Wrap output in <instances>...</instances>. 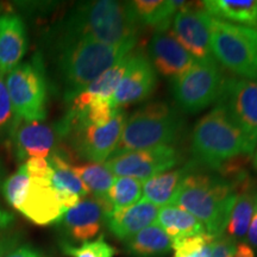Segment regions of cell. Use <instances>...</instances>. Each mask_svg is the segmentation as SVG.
Masks as SVG:
<instances>
[{"mask_svg": "<svg viewBox=\"0 0 257 257\" xmlns=\"http://www.w3.org/2000/svg\"><path fill=\"white\" fill-rule=\"evenodd\" d=\"M192 166L182 167L180 169H173L162 173L143 182V200H147L156 206H166L172 204L175 193L189 174Z\"/></svg>", "mask_w": 257, "mask_h": 257, "instance_id": "603a6c76", "label": "cell"}, {"mask_svg": "<svg viewBox=\"0 0 257 257\" xmlns=\"http://www.w3.org/2000/svg\"><path fill=\"white\" fill-rule=\"evenodd\" d=\"M28 50L27 28L19 16H0V76L8 75L22 62Z\"/></svg>", "mask_w": 257, "mask_h": 257, "instance_id": "ac0fdd59", "label": "cell"}, {"mask_svg": "<svg viewBox=\"0 0 257 257\" xmlns=\"http://www.w3.org/2000/svg\"><path fill=\"white\" fill-rule=\"evenodd\" d=\"M125 246L135 257H160L173 249V243L159 225L153 224L127 239Z\"/></svg>", "mask_w": 257, "mask_h": 257, "instance_id": "d4e9b609", "label": "cell"}, {"mask_svg": "<svg viewBox=\"0 0 257 257\" xmlns=\"http://www.w3.org/2000/svg\"><path fill=\"white\" fill-rule=\"evenodd\" d=\"M2 181H3V167H2V163H0V185H2Z\"/></svg>", "mask_w": 257, "mask_h": 257, "instance_id": "b9f144b4", "label": "cell"}, {"mask_svg": "<svg viewBox=\"0 0 257 257\" xmlns=\"http://www.w3.org/2000/svg\"><path fill=\"white\" fill-rule=\"evenodd\" d=\"M156 225L168 234L172 243L185 237L206 232L204 225L197 218L175 205H166L159 208Z\"/></svg>", "mask_w": 257, "mask_h": 257, "instance_id": "7402d4cb", "label": "cell"}, {"mask_svg": "<svg viewBox=\"0 0 257 257\" xmlns=\"http://www.w3.org/2000/svg\"><path fill=\"white\" fill-rule=\"evenodd\" d=\"M15 221V216L11 212L0 208V231L8 230Z\"/></svg>", "mask_w": 257, "mask_h": 257, "instance_id": "ab89813d", "label": "cell"}, {"mask_svg": "<svg viewBox=\"0 0 257 257\" xmlns=\"http://www.w3.org/2000/svg\"><path fill=\"white\" fill-rule=\"evenodd\" d=\"M252 163H253V167H255V169H257V150H256L255 155H253V161H252Z\"/></svg>", "mask_w": 257, "mask_h": 257, "instance_id": "60d3db41", "label": "cell"}, {"mask_svg": "<svg viewBox=\"0 0 257 257\" xmlns=\"http://www.w3.org/2000/svg\"><path fill=\"white\" fill-rule=\"evenodd\" d=\"M138 24L152 27L159 31H166L185 2L174 0H134L128 2Z\"/></svg>", "mask_w": 257, "mask_h": 257, "instance_id": "44dd1931", "label": "cell"}, {"mask_svg": "<svg viewBox=\"0 0 257 257\" xmlns=\"http://www.w3.org/2000/svg\"><path fill=\"white\" fill-rule=\"evenodd\" d=\"M66 211L50 179L31 178L27 195L18 210L22 216L34 224L46 226L56 224Z\"/></svg>", "mask_w": 257, "mask_h": 257, "instance_id": "2e32d148", "label": "cell"}, {"mask_svg": "<svg viewBox=\"0 0 257 257\" xmlns=\"http://www.w3.org/2000/svg\"><path fill=\"white\" fill-rule=\"evenodd\" d=\"M159 207L147 200L125 208H113L107 217L106 226L115 238L126 242L135 234L156 221Z\"/></svg>", "mask_w": 257, "mask_h": 257, "instance_id": "d6986e66", "label": "cell"}, {"mask_svg": "<svg viewBox=\"0 0 257 257\" xmlns=\"http://www.w3.org/2000/svg\"><path fill=\"white\" fill-rule=\"evenodd\" d=\"M232 257H255V251L248 243L240 242L236 244Z\"/></svg>", "mask_w": 257, "mask_h": 257, "instance_id": "f35d334b", "label": "cell"}, {"mask_svg": "<svg viewBox=\"0 0 257 257\" xmlns=\"http://www.w3.org/2000/svg\"><path fill=\"white\" fill-rule=\"evenodd\" d=\"M5 83L17 119L44 120L48 85L40 57L19 63L5 76Z\"/></svg>", "mask_w": 257, "mask_h": 257, "instance_id": "52a82bcc", "label": "cell"}, {"mask_svg": "<svg viewBox=\"0 0 257 257\" xmlns=\"http://www.w3.org/2000/svg\"><path fill=\"white\" fill-rule=\"evenodd\" d=\"M61 250L69 257H113L115 255V249L102 236L98 239L82 242L78 246L68 242H61Z\"/></svg>", "mask_w": 257, "mask_h": 257, "instance_id": "1f68e13d", "label": "cell"}, {"mask_svg": "<svg viewBox=\"0 0 257 257\" xmlns=\"http://www.w3.org/2000/svg\"><path fill=\"white\" fill-rule=\"evenodd\" d=\"M202 9L219 21L257 27V0H206Z\"/></svg>", "mask_w": 257, "mask_h": 257, "instance_id": "cb8c5ba5", "label": "cell"}, {"mask_svg": "<svg viewBox=\"0 0 257 257\" xmlns=\"http://www.w3.org/2000/svg\"><path fill=\"white\" fill-rule=\"evenodd\" d=\"M246 242L250 246H255L257 248V200H256V206L253 210V214L250 221L248 232H246Z\"/></svg>", "mask_w": 257, "mask_h": 257, "instance_id": "74e56055", "label": "cell"}, {"mask_svg": "<svg viewBox=\"0 0 257 257\" xmlns=\"http://www.w3.org/2000/svg\"><path fill=\"white\" fill-rule=\"evenodd\" d=\"M216 237L207 232L185 237L173 242V257H211L212 244Z\"/></svg>", "mask_w": 257, "mask_h": 257, "instance_id": "f546056e", "label": "cell"}, {"mask_svg": "<svg viewBox=\"0 0 257 257\" xmlns=\"http://www.w3.org/2000/svg\"><path fill=\"white\" fill-rule=\"evenodd\" d=\"M257 191L250 187L237 193V198L231 210L226 225L227 236L232 239H239L246 236L253 210L256 206Z\"/></svg>", "mask_w": 257, "mask_h": 257, "instance_id": "484cf974", "label": "cell"}, {"mask_svg": "<svg viewBox=\"0 0 257 257\" xmlns=\"http://www.w3.org/2000/svg\"><path fill=\"white\" fill-rule=\"evenodd\" d=\"M218 105H221L244 135L257 144V80L225 78Z\"/></svg>", "mask_w": 257, "mask_h": 257, "instance_id": "8fae6325", "label": "cell"}, {"mask_svg": "<svg viewBox=\"0 0 257 257\" xmlns=\"http://www.w3.org/2000/svg\"><path fill=\"white\" fill-rule=\"evenodd\" d=\"M54 46L64 99L69 102L105 70L131 53L136 44L110 46L91 40L54 37Z\"/></svg>", "mask_w": 257, "mask_h": 257, "instance_id": "7a4b0ae2", "label": "cell"}, {"mask_svg": "<svg viewBox=\"0 0 257 257\" xmlns=\"http://www.w3.org/2000/svg\"><path fill=\"white\" fill-rule=\"evenodd\" d=\"M180 154L173 146L131 150L113 154L105 161V167L113 175L133 178L140 181L168 172L180 162Z\"/></svg>", "mask_w": 257, "mask_h": 257, "instance_id": "30bf717a", "label": "cell"}, {"mask_svg": "<svg viewBox=\"0 0 257 257\" xmlns=\"http://www.w3.org/2000/svg\"><path fill=\"white\" fill-rule=\"evenodd\" d=\"M113 207L107 198L88 195L63 213L56 225L67 238L87 242L100 232Z\"/></svg>", "mask_w": 257, "mask_h": 257, "instance_id": "7c38bea8", "label": "cell"}, {"mask_svg": "<svg viewBox=\"0 0 257 257\" xmlns=\"http://www.w3.org/2000/svg\"><path fill=\"white\" fill-rule=\"evenodd\" d=\"M30 182L31 178L24 165L19 167L17 172L3 182L2 188L4 198L15 210L18 211L21 205L23 204Z\"/></svg>", "mask_w": 257, "mask_h": 257, "instance_id": "4dcf8cb0", "label": "cell"}, {"mask_svg": "<svg viewBox=\"0 0 257 257\" xmlns=\"http://www.w3.org/2000/svg\"><path fill=\"white\" fill-rule=\"evenodd\" d=\"M184 120L165 101H150L125 120L119 143L113 154L172 146L179 140Z\"/></svg>", "mask_w": 257, "mask_h": 257, "instance_id": "5b68a950", "label": "cell"}, {"mask_svg": "<svg viewBox=\"0 0 257 257\" xmlns=\"http://www.w3.org/2000/svg\"><path fill=\"white\" fill-rule=\"evenodd\" d=\"M156 72L149 57L142 51L128 54V63L119 85L111 98L114 111L149 98L156 87Z\"/></svg>", "mask_w": 257, "mask_h": 257, "instance_id": "5bb4252c", "label": "cell"}, {"mask_svg": "<svg viewBox=\"0 0 257 257\" xmlns=\"http://www.w3.org/2000/svg\"><path fill=\"white\" fill-rule=\"evenodd\" d=\"M53 174L50 178V184L57 192L61 202L66 210H69L79 204L82 199L88 197L89 192L79 176L73 172L72 165L66 157L55 152L48 157Z\"/></svg>", "mask_w": 257, "mask_h": 257, "instance_id": "ffe728a7", "label": "cell"}, {"mask_svg": "<svg viewBox=\"0 0 257 257\" xmlns=\"http://www.w3.org/2000/svg\"><path fill=\"white\" fill-rule=\"evenodd\" d=\"M255 148L256 143L233 123L221 105L217 104L193 128V156L210 168L219 169L236 157L252 155Z\"/></svg>", "mask_w": 257, "mask_h": 257, "instance_id": "277c9868", "label": "cell"}, {"mask_svg": "<svg viewBox=\"0 0 257 257\" xmlns=\"http://www.w3.org/2000/svg\"><path fill=\"white\" fill-rule=\"evenodd\" d=\"M128 54L118 61V62H115L107 70H105L101 75H99L94 81L89 83L87 87L81 92L87 93L88 95L94 96V98L111 101L112 95H113L115 88L119 85L125 70H126L128 63Z\"/></svg>", "mask_w": 257, "mask_h": 257, "instance_id": "83f0119b", "label": "cell"}, {"mask_svg": "<svg viewBox=\"0 0 257 257\" xmlns=\"http://www.w3.org/2000/svg\"><path fill=\"white\" fill-rule=\"evenodd\" d=\"M255 34H256V40H257V28L255 29Z\"/></svg>", "mask_w": 257, "mask_h": 257, "instance_id": "7bdbcfd3", "label": "cell"}, {"mask_svg": "<svg viewBox=\"0 0 257 257\" xmlns=\"http://www.w3.org/2000/svg\"><path fill=\"white\" fill-rule=\"evenodd\" d=\"M211 16L198 6L186 5L172 21L173 36L197 61L214 60L211 51Z\"/></svg>", "mask_w": 257, "mask_h": 257, "instance_id": "4fadbf2b", "label": "cell"}, {"mask_svg": "<svg viewBox=\"0 0 257 257\" xmlns=\"http://www.w3.org/2000/svg\"><path fill=\"white\" fill-rule=\"evenodd\" d=\"M72 169L87 187L89 194L95 198H106L115 179L110 170L99 163L72 166Z\"/></svg>", "mask_w": 257, "mask_h": 257, "instance_id": "4316f807", "label": "cell"}, {"mask_svg": "<svg viewBox=\"0 0 257 257\" xmlns=\"http://www.w3.org/2000/svg\"><path fill=\"white\" fill-rule=\"evenodd\" d=\"M138 23L128 2L96 0L76 5L54 37L91 40L110 46L137 44Z\"/></svg>", "mask_w": 257, "mask_h": 257, "instance_id": "6da1fadb", "label": "cell"}, {"mask_svg": "<svg viewBox=\"0 0 257 257\" xmlns=\"http://www.w3.org/2000/svg\"><path fill=\"white\" fill-rule=\"evenodd\" d=\"M24 166L31 178L50 179L53 174V168L48 159H29L25 161Z\"/></svg>", "mask_w": 257, "mask_h": 257, "instance_id": "836d02e7", "label": "cell"}, {"mask_svg": "<svg viewBox=\"0 0 257 257\" xmlns=\"http://www.w3.org/2000/svg\"><path fill=\"white\" fill-rule=\"evenodd\" d=\"M141 195H142V181L133 178L118 176L114 179L106 198L113 208H125L137 204Z\"/></svg>", "mask_w": 257, "mask_h": 257, "instance_id": "f1b7e54d", "label": "cell"}, {"mask_svg": "<svg viewBox=\"0 0 257 257\" xmlns=\"http://www.w3.org/2000/svg\"><path fill=\"white\" fill-rule=\"evenodd\" d=\"M125 120V114L118 110L105 125H76L64 137H68L70 147L80 159L100 165L115 152Z\"/></svg>", "mask_w": 257, "mask_h": 257, "instance_id": "9c48e42d", "label": "cell"}, {"mask_svg": "<svg viewBox=\"0 0 257 257\" xmlns=\"http://www.w3.org/2000/svg\"><path fill=\"white\" fill-rule=\"evenodd\" d=\"M22 234L15 231H0V257H4L19 246Z\"/></svg>", "mask_w": 257, "mask_h": 257, "instance_id": "d590c367", "label": "cell"}, {"mask_svg": "<svg viewBox=\"0 0 257 257\" xmlns=\"http://www.w3.org/2000/svg\"><path fill=\"white\" fill-rule=\"evenodd\" d=\"M210 30L214 61L239 78L257 80L255 29L211 17Z\"/></svg>", "mask_w": 257, "mask_h": 257, "instance_id": "8992f818", "label": "cell"}, {"mask_svg": "<svg viewBox=\"0 0 257 257\" xmlns=\"http://www.w3.org/2000/svg\"><path fill=\"white\" fill-rule=\"evenodd\" d=\"M0 9H2V6H0Z\"/></svg>", "mask_w": 257, "mask_h": 257, "instance_id": "ee69618b", "label": "cell"}, {"mask_svg": "<svg viewBox=\"0 0 257 257\" xmlns=\"http://www.w3.org/2000/svg\"><path fill=\"white\" fill-rule=\"evenodd\" d=\"M4 257H46L42 253L40 250H37L34 246L28 245H19L17 248L12 250L11 252H9L8 255H5Z\"/></svg>", "mask_w": 257, "mask_h": 257, "instance_id": "8d00e7d4", "label": "cell"}, {"mask_svg": "<svg viewBox=\"0 0 257 257\" xmlns=\"http://www.w3.org/2000/svg\"><path fill=\"white\" fill-rule=\"evenodd\" d=\"M237 191L223 176L189 174L181 182L172 204L187 211L204 225L211 236L224 234Z\"/></svg>", "mask_w": 257, "mask_h": 257, "instance_id": "3957f363", "label": "cell"}, {"mask_svg": "<svg viewBox=\"0 0 257 257\" xmlns=\"http://www.w3.org/2000/svg\"><path fill=\"white\" fill-rule=\"evenodd\" d=\"M224 80L216 61H197L185 74L172 79V93L176 105L187 113L204 110L218 100Z\"/></svg>", "mask_w": 257, "mask_h": 257, "instance_id": "ba28073f", "label": "cell"}, {"mask_svg": "<svg viewBox=\"0 0 257 257\" xmlns=\"http://www.w3.org/2000/svg\"><path fill=\"white\" fill-rule=\"evenodd\" d=\"M236 242L234 239L230 238L229 236L221 234L220 237L214 239L212 244L211 257H232Z\"/></svg>", "mask_w": 257, "mask_h": 257, "instance_id": "e575fe53", "label": "cell"}, {"mask_svg": "<svg viewBox=\"0 0 257 257\" xmlns=\"http://www.w3.org/2000/svg\"><path fill=\"white\" fill-rule=\"evenodd\" d=\"M149 60L156 72L172 79L185 74L197 63V60L167 31H159L153 36L149 43Z\"/></svg>", "mask_w": 257, "mask_h": 257, "instance_id": "e0dca14e", "label": "cell"}, {"mask_svg": "<svg viewBox=\"0 0 257 257\" xmlns=\"http://www.w3.org/2000/svg\"><path fill=\"white\" fill-rule=\"evenodd\" d=\"M10 137L19 160L48 159L57 152V130L42 121L18 119Z\"/></svg>", "mask_w": 257, "mask_h": 257, "instance_id": "9a60e30c", "label": "cell"}, {"mask_svg": "<svg viewBox=\"0 0 257 257\" xmlns=\"http://www.w3.org/2000/svg\"><path fill=\"white\" fill-rule=\"evenodd\" d=\"M17 120L8 87H6L5 79L0 76V134L11 133L12 127L15 126Z\"/></svg>", "mask_w": 257, "mask_h": 257, "instance_id": "d6a6232c", "label": "cell"}]
</instances>
